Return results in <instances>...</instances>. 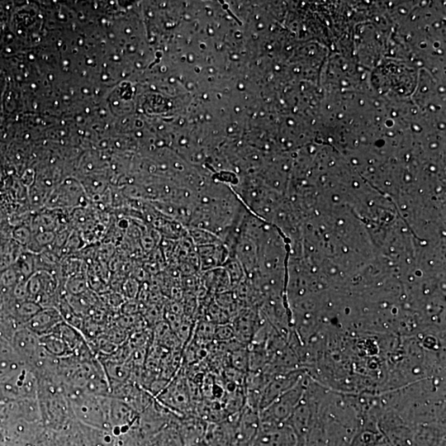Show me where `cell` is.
Returning a JSON list of instances; mask_svg holds the SVG:
<instances>
[{"mask_svg": "<svg viewBox=\"0 0 446 446\" xmlns=\"http://www.w3.org/2000/svg\"><path fill=\"white\" fill-rule=\"evenodd\" d=\"M71 409L75 419L92 428L112 431L109 421V403L110 396H96L79 390L65 388Z\"/></svg>", "mask_w": 446, "mask_h": 446, "instance_id": "obj_1", "label": "cell"}, {"mask_svg": "<svg viewBox=\"0 0 446 446\" xmlns=\"http://www.w3.org/2000/svg\"><path fill=\"white\" fill-rule=\"evenodd\" d=\"M306 384L302 377L295 386L278 397L269 406L260 411L264 426H279L286 423L305 395Z\"/></svg>", "mask_w": 446, "mask_h": 446, "instance_id": "obj_2", "label": "cell"}, {"mask_svg": "<svg viewBox=\"0 0 446 446\" xmlns=\"http://www.w3.org/2000/svg\"><path fill=\"white\" fill-rule=\"evenodd\" d=\"M196 250L199 267L203 272L222 267L231 257L229 250L223 243L198 246Z\"/></svg>", "mask_w": 446, "mask_h": 446, "instance_id": "obj_3", "label": "cell"}, {"mask_svg": "<svg viewBox=\"0 0 446 446\" xmlns=\"http://www.w3.org/2000/svg\"><path fill=\"white\" fill-rule=\"evenodd\" d=\"M63 321V317L58 308L44 307L32 317L25 326L33 333L41 336L51 333Z\"/></svg>", "mask_w": 446, "mask_h": 446, "instance_id": "obj_4", "label": "cell"}, {"mask_svg": "<svg viewBox=\"0 0 446 446\" xmlns=\"http://www.w3.org/2000/svg\"><path fill=\"white\" fill-rule=\"evenodd\" d=\"M158 400L169 409L186 410L191 397L182 379L178 378L160 392Z\"/></svg>", "mask_w": 446, "mask_h": 446, "instance_id": "obj_5", "label": "cell"}, {"mask_svg": "<svg viewBox=\"0 0 446 446\" xmlns=\"http://www.w3.org/2000/svg\"><path fill=\"white\" fill-rule=\"evenodd\" d=\"M40 344L46 352L55 358L72 357L74 353L65 341L53 333L39 336Z\"/></svg>", "mask_w": 446, "mask_h": 446, "instance_id": "obj_6", "label": "cell"}, {"mask_svg": "<svg viewBox=\"0 0 446 446\" xmlns=\"http://www.w3.org/2000/svg\"><path fill=\"white\" fill-rule=\"evenodd\" d=\"M64 287L68 293L66 295H79L88 291L89 287L87 274L84 272L71 275L66 279Z\"/></svg>", "mask_w": 446, "mask_h": 446, "instance_id": "obj_7", "label": "cell"}, {"mask_svg": "<svg viewBox=\"0 0 446 446\" xmlns=\"http://www.w3.org/2000/svg\"><path fill=\"white\" fill-rule=\"evenodd\" d=\"M187 230L189 238L196 248L222 243L220 237L210 231L196 229V227H187Z\"/></svg>", "mask_w": 446, "mask_h": 446, "instance_id": "obj_8", "label": "cell"}, {"mask_svg": "<svg viewBox=\"0 0 446 446\" xmlns=\"http://www.w3.org/2000/svg\"><path fill=\"white\" fill-rule=\"evenodd\" d=\"M42 308L39 303L31 300L18 302V305L15 307L17 320L20 321L23 326H25Z\"/></svg>", "mask_w": 446, "mask_h": 446, "instance_id": "obj_9", "label": "cell"}, {"mask_svg": "<svg viewBox=\"0 0 446 446\" xmlns=\"http://www.w3.org/2000/svg\"><path fill=\"white\" fill-rule=\"evenodd\" d=\"M33 232L30 225H20L13 230L12 237L14 241L27 248L32 239Z\"/></svg>", "mask_w": 446, "mask_h": 446, "instance_id": "obj_10", "label": "cell"}, {"mask_svg": "<svg viewBox=\"0 0 446 446\" xmlns=\"http://www.w3.org/2000/svg\"><path fill=\"white\" fill-rule=\"evenodd\" d=\"M231 362L234 369L243 372L249 368V355L245 350H236L232 353Z\"/></svg>", "mask_w": 446, "mask_h": 446, "instance_id": "obj_11", "label": "cell"}, {"mask_svg": "<svg viewBox=\"0 0 446 446\" xmlns=\"http://www.w3.org/2000/svg\"><path fill=\"white\" fill-rule=\"evenodd\" d=\"M235 336V331L234 327L227 325L222 324L219 326L216 327L215 336L219 340H229L234 338Z\"/></svg>", "mask_w": 446, "mask_h": 446, "instance_id": "obj_12", "label": "cell"}, {"mask_svg": "<svg viewBox=\"0 0 446 446\" xmlns=\"http://www.w3.org/2000/svg\"><path fill=\"white\" fill-rule=\"evenodd\" d=\"M139 283H137L134 279H127V281L122 284V292L127 298H134L136 294L139 293Z\"/></svg>", "mask_w": 446, "mask_h": 446, "instance_id": "obj_13", "label": "cell"}, {"mask_svg": "<svg viewBox=\"0 0 446 446\" xmlns=\"http://www.w3.org/2000/svg\"><path fill=\"white\" fill-rule=\"evenodd\" d=\"M13 231L9 229V227L4 225L3 222L0 223V254L3 253L4 248L11 241Z\"/></svg>", "mask_w": 446, "mask_h": 446, "instance_id": "obj_14", "label": "cell"}, {"mask_svg": "<svg viewBox=\"0 0 446 446\" xmlns=\"http://www.w3.org/2000/svg\"><path fill=\"white\" fill-rule=\"evenodd\" d=\"M7 440V435L6 433V431L3 428V427L0 426V446H4L6 445Z\"/></svg>", "mask_w": 446, "mask_h": 446, "instance_id": "obj_15", "label": "cell"}, {"mask_svg": "<svg viewBox=\"0 0 446 446\" xmlns=\"http://www.w3.org/2000/svg\"><path fill=\"white\" fill-rule=\"evenodd\" d=\"M2 215H3L2 212H1V211H0V223H1L2 220H3V216Z\"/></svg>", "mask_w": 446, "mask_h": 446, "instance_id": "obj_16", "label": "cell"}]
</instances>
